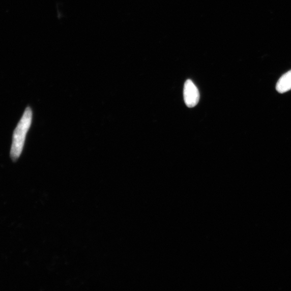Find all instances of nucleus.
I'll return each mask as SVG.
<instances>
[{"label": "nucleus", "instance_id": "nucleus-1", "mask_svg": "<svg viewBox=\"0 0 291 291\" xmlns=\"http://www.w3.org/2000/svg\"><path fill=\"white\" fill-rule=\"evenodd\" d=\"M33 112L31 107L25 109L22 117L14 132L11 157L16 161L21 156L23 151L27 133L32 122Z\"/></svg>", "mask_w": 291, "mask_h": 291}, {"label": "nucleus", "instance_id": "nucleus-2", "mask_svg": "<svg viewBox=\"0 0 291 291\" xmlns=\"http://www.w3.org/2000/svg\"><path fill=\"white\" fill-rule=\"evenodd\" d=\"M184 96L185 103L188 107H195L199 102L198 90L193 81L190 79L187 80L185 84Z\"/></svg>", "mask_w": 291, "mask_h": 291}, {"label": "nucleus", "instance_id": "nucleus-3", "mask_svg": "<svg viewBox=\"0 0 291 291\" xmlns=\"http://www.w3.org/2000/svg\"><path fill=\"white\" fill-rule=\"evenodd\" d=\"M276 90L280 94H283L291 90V70L285 73L278 80Z\"/></svg>", "mask_w": 291, "mask_h": 291}]
</instances>
